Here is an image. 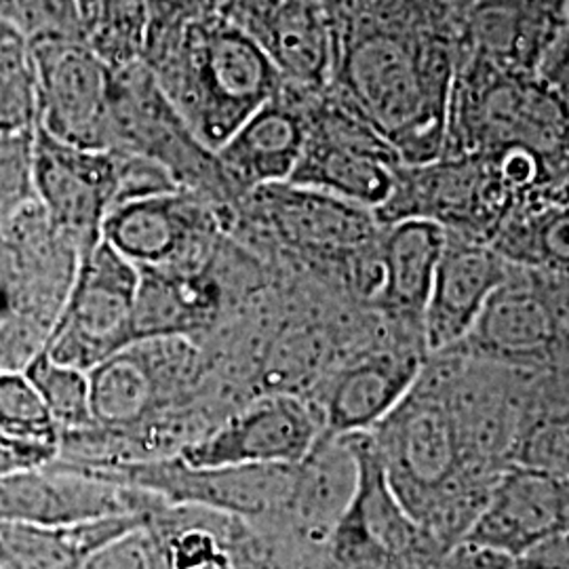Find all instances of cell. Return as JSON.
<instances>
[{
  "label": "cell",
  "instance_id": "6da1fadb",
  "mask_svg": "<svg viewBox=\"0 0 569 569\" xmlns=\"http://www.w3.org/2000/svg\"><path fill=\"white\" fill-rule=\"evenodd\" d=\"M333 61L327 87L406 164L441 154L449 93L467 49L453 0H326Z\"/></svg>",
  "mask_w": 569,
  "mask_h": 569
},
{
  "label": "cell",
  "instance_id": "7a4b0ae2",
  "mask_svg": "<svg viewBox=\"0 0 569 569\" xmlns=\"http://www.w3.org/2000/svg\"><path fill=\"white\" fill-rule=\"evenodd\" d=\"M140 60L211 150L284 84L264 51L203 0L150 18Z\"/></svg>",
  "mask_w": 569,
  "mask_h": 569
},
{
  "label": "cell",
  "instance_id": "3957f363",
  "mask_svg": "<svg viewBox=\"0 0 569 569\" xmlns=\"http://www.w3.org/2000/svg\"><path fill=\"white\" fill-rule=\"evenodd\" d=\"M369 437L390 488L411 519L430 540L456 547L493 481L468 467L443 388L427 363Z\"/></svg>",
  "mask_w": 569,
  "mask_h": 569
},
{
  "label": "cell",
  "instance_id": "277c9868",
  "mask_svg": "<svg viewBox=\"0 0 569 569\" xmlns=\"http://www.w3.org/2000/svg\"><path fill=\"white\" fill-rule=\"evenodd\" d=\"M528 148L568 163V96L536 72L515 70L465 49L451 93L439 157Z\"/></svg>",
  "mask_w": 569,
  "mask_h": 569
},
{
  "label": "cell",
  "instance_id": "5b68a950",
  "mask_svg": "<svg viewBox=\"0 0 569 569\" xmlns=\"http://www.w3.org/2000/svg\"><path fill=\"white\" fill-rule=\"evenodd\" d=\"M81 251L34 199L0 220V369L23 371L51 338Z\"/></svg>",
  "mask_w": 569,
  "mask_h": 569
},
{
  "label": "cell",
  "instance_id": "8992f818",
  "mask_svg": "<svg viewBox=\"0 0 569 569\" xmlns=\"http://www.w3.org/2000/svg\"><path fill=\"white\" fill-rule=\"evenodd\" d=\"M108 150L138 154L163 167L178 188L237 211L241 203L216 150L186 124L142 60L112 68Z\"/></svg>",
  "mask_w": 569,
  "mask_h": 569
},
{
  "label": "cell",
  "instance_id": "52a82bcc",
  "mask_svg": "<svg viewBox=\"0 0 569 569\" xmlns=\"http://www.w3.org/2000/svg\"><path fill=\"white\" fill-rule=\"evenodd\" d=\"M306 136L289 182L378 211L403 159L387 138L329 87L305 89Z\"/></svg>",
  "mask_w": 569,
  "mask_h": 569
},
{
  "label": "cell",
  "instance_id": "ba28073f",
  "mask_svg": "<svg viewBox=\"0 0 569 569\" xmlns=\"http://www.w3.org/2000/svg\"><path fill=\"white\" fill-rule=\"evenodd\" d=\"M517 207L521 204L512 199L488 154H467L403 164L387 203L373 216L378 224L427 220L449 234L488 243Z\"/></svg>",
  "mask_w": 569,
  "mask_h": 569
},
{
  "label": "cell",
  "instance_id": "9c48e42d",
  "mask_svg": "<svg viewBox=\"0 0 569 569\" xmlns=\"http://www.w3.org/2000/svg\"><path fill=\"white\" fill-rule=\"evenodd\" d=\"M568 342V272L510 266L462 348L489 363L528 369L559 357Z\"/></svg>",
  "mask_w": 569,
  "mask_h": 569
},
{
  "label": "cell",
  "instance_id": "30bf717a",
  "mask_svg": "<svg viewBox=\"0 0 569 569\" xmlns=\"http://www.w3.org/2000/svg\"><path fill=\"white\" fill-rule=\"evenodd\" d=\"M232 211L192 190L117 204L103 220L102 239L138 270L201 268L218 260Z\"/></svg>",
  "mask_w": 569,
  "mask_h": 569
},
{
  "label": "cell",
  "instance_id": "8fae6325",
  "mask_svg": "<svg viewBox=\"0 0 569 569\" xmlns=\"http://www.w3.org/2000/svg\"><path fill=\"white\" fill-rule=\"evenodd\" d=\"M190 338H146L87 371L89 407L103 435H127L188 397L199 378Z\"/></svg>",
  "mask_w": 569,
  "mask_h": 569
},
{
  "label": "cell",
  "instance_id": "7c38bea8",
  "mask_svg": "<svg viewBox=\"0 0 569 569\" xmlns=\"http://www.w3.org/2000/svg\"><path fill=\"white\" fill-rule=\"evenodd\" d=\"M138 281V268L102 239L82 256L70 296L42 352L60 366L87 373L131 345L136 340Z\"/></svg>",
  "mask_w": 569,
  "mask_h": 569
},
{
  "label": "cell",
  "instance_id": "4fadbf2b",
  "mask_svg": "<svg viewBox=\"0 0 569 569\" xmlns=\"http://www.w3.org/2000/svg\"><path fill=\"white\" fill-rule=\"evenodd\" d=\"M296 467H194L176 456L82 468L171 505L266 517L289 512Z\"/></svg>",
  "mask_w": 569,
  "mask_h": 569
},
{
  "label": "cell",
  "instance_id": "5bb4252c",
  "mask_svg": "<svg viewBox=\"0 0 569 569\" xmlns=\"http://www.w3.org/2000/svg\"><path fill=\"white\" fill-rule=\"evenodd\" d=\"M30 42L34 127L60 142L108 150L112 66L84 37H41Z\"/></svg>",
  "mask_w": 569,
  "mask_h": 569
},
{
  "label": "cell",
  "instance_id": "9a60e30c",
  "mask_svg": "<svg viewBox=\"0 0 569 569\" xmlns=\"http://www.w3.org/2000/svg\"><path fill=\"white\" fill-rule=\"evenodd\" d=\"M32 190L82 258L102 241L103 220L119 203V157L112 150L60 142L34 127Z\"/></svg>",
  "mask_w": 569,
  "mask_h": 569
},
{
  "label": "cell",
  "instance_id": "2e32d148",
  "mask_svg": "<svg viewBox=\"0 0 569 569\" xmlns=\"http://www.w3.org/2000/svg\"><path fill=\"white\" fill-rule=\"evenodd\" d=\"M138 489L122 488L72 462H32L0 472V521L68 528L140 515Z\"/></svg>",
  "mask_w": 569,
  "mask_h": 569
},
{
  "label": "cell",
  "instance_id": "e0dca14e",
  "mask_svg": "<svg viewBox=\"0 0 569 569\" xmlns=\"http://www.w3.org/2000/svg\"><path fill=\"white\" fill-rule=\"evenodd\" d=\"M323 432L319 413L296 397H266L178 453L194 467H293Z\"/></svg>",
  "mask_w": 569,
  "mask_h": 569
},
{
  "label": "cell",
  "instance_id": "ac0fdd59",
  "mask_svg": "<svg viewBox=\"0 0 569 569\" xmlns=\"http://www.w3.org/2000/svg\"><path fill=\"white\" fill-rule=\"evenodd\" d=\"M256 42L281 79L323 89L331 74L333 34L326 0H203Z\"/></svg>",
  "mask_w": 569,
  "mask_h": 569
},
{
  "label": "cell",
  "instance_id": "d6986e66",
  "mask_svg": "<svg viewBox=\"0 0 569 569\" xmlns=\"http://www.w3.org/2000/svg\"><path fill=\"white\" fill-rule=\"evenodd\" d=\"M568 475L509 465L460 542L517 557L552 531L568 529Z\"/></svg>",
  "mask_w": 569,
  "mask_h": 569
},
{
  "label": "cell",
  "instance_id": "ffe728a7",
  "mask_svg": "<svg viewBox=\"0 0 569 569\" xmlns=\"http://www.w3.org/2000/svg\"><path fill=\"white\" fill-rule=\"evenodd\" d=\"M350 441L357 453V486L333 526L336 555L352 566H380L406 557L428 536L390 488L369 432H352Z\"/></svg>",
  "mask_w": 569,
  "mask_h": 569
},
{
  "label": "cell",
  "instance_id": "44dd1931",
  "mask_svg": "<svg viewBox=\"0 0 569 569\" xmlns=\"http://www.w3.org/2000/svg\"><path fill=\"white\" fill-rule=\"evenodd\" d=\"M243 201L251 203L284 243L319 256L373 249L380 232L373 211L298 183L260 186Z\"/></svg>",
  "mask_w": 569,
  "mask_h": 569
},
{
  "label": "cell",
  "instance_id": "7402d4cb",
  "mask_svg": "<svg viewBox=\"0 0 569 569\" xmlns=\"http://www.w3.org/2000/svg\"><path fill=\"white\" fill-rule=\"evenodd\" d=\"M509 272V262L488 243L446 232L422 315L427 352H443L462 345L489 296Z\"/></svg>",
  "mask_w": 569,
  "mask_h": 569
},
{
  "label": "cell",
  "instance_id": "603a6c76",
  "mask_svg": "<svg viewBox=\"0 0 569 569\" xmlns=\"http://www.w3.org/2000/svg\"><path fill=\"white\" fill-rule=\"evenodd\" d=\"M305 89H283L249 114L218 150V161L234 192L244 197L268 183L289 182L305 146Z\"/></svg>",
  "mask_w": 569,
  "mask_h": 569
},
{
  "label": "cell",
  "instance_id": "cb8c5ba5",
  "mask_svg": "<svg viewBox=\"0 0 569 569\" xmlns=\"http://www.w3.org/2000/svg\"><path fill=\"white\" fill-rule=\"evenodd\" d=\"M568 30V0H475L462 21L468 51L528 72Z\"/></svg>",
  "mask_w": 569,
  "mask_h": 569
},
{
  "label": "cell",
  "instance_id": "d4e9b609",
  "mask_svg": "<svg viewBox=\"0 0 569 569\" xmlns=\"http://www.w3.org/2000/svg\"><path fill=\"white\" fill-rule=\"evenodd\" d=\"M422 366L413 350H380L346 366L327 388L323 432H369L406 397Z\"/></svg>",
  "mask_w": 569,
  "mask_h": 569
},
{
  "label": "cell",
  "instance_id": "484cf974",
  "mask_svg": "<svg viewBox=\"0 0 569 569\" xmlns=\"http://www.w3.org/2000/svg\"><path fill=\"white\" fill-rule=\"evenodd\" d=\"M446 244V230L427 220L380 224L376 251V300L401 323L422 331L428 291Z\"/></svg>",
  "mask_w": 569,
  "mask_h": 569
},
{
  "label": "cell",
  "instance_id": "4316f807",
  "mask_svg": "<svg viewBox=\"0 0 569 569\" xmlns=\"http://www.w3.org/2000/svg\"><path fill=\"white\" fill-rule=\"evenodd\" d=\"M133 338H194L216 323L222 287L216 260L201 268L138 270ZM133 340V342H136Z\"/></svg>",
  "mask_w": 569,
  "mask_h": 569
},
{
  "label": "cell",
  "instance_id": "83f0119b",
  "mask_svg": "<svg viewBox=\"0 0 569 569\" xmlns=\"http://www.w3.org/2000/svg\"><path fill=\"white\" fill-rule=\"evenodd\" d=\"M142 523L146 519L140 515L108 517L68 528L0 521V569H82L103 545Z\"/></svg>",
  "mask_w": 569,
  "mask_h": 569
},
{
  "label": "cell",
  "instance_id": "f1b7e54d",
  "mask_svg": "<svg viewBox=\"0 0 569 569\" xmlns=\"http://www.w3.org/2000/svg\"><path fill=\"white\" fill-rule=\"evenodd\" d=\"M357 486V453L350 435L321 432L296 467V488L289 512L306 526L333 529Z\"/></svg>",
  "mask_w": 569,
  "mask_h": 569
},
{
  "label": "cell",
  "instance_id": "f546056e",
  "mask_svg": "<svg viewBox=\"0 0 569 569\" xmlns=\"http://www.w3.org/2000/svg\"><path fill=\"white\" fill-rule=\"evenodd\" d=\"M568 201L540 199L512 209L488 244L510 266L568 272Z\"/></svg>",
  "mask_w": 569,
  "mask_h": 569
},
{
  "label": "cell",
  "instance_id": "4dcf8cb0",
  "mask_svg": "<svg viewBox=\"0 0 569 569\" xmlns=\"http://www.w3.org/2000/svg\"><path fill=\"white\" fill-rule=\"evenodd\" d=\"M0 439L44 460L60 446V430L23 371L0 369Z\"/></svg>",
  "mask_w": 569,
  "mask_h": 569
},
{
  "label": "cell",
  "instance_id": "1f68e13d",
  "mask_svg": "<svg viewBox=\"0 0 569 569\" xmlns=\"http://www.w3.org/2000/svg\"><path fill=\"white\" fill-rule=\"evenodd\" d=\"M34 122L32 42L0 18V138L28 133Z\"/></svg>",
  "mask_w": 569,
  "mask_h": 569
},
{
  "label": "cell",
  "instance_id": "d6a6232c",
  "mask_svg": "<svg viewBox=\"0 0 569 569\" xmlns=\"http://www.w3.org/2000/svg\"><path fill=\"white\" fill-rule=\"evenodd\" d=\"M150 26L148 0H93L91 18L84 23V41L112 68L142 58Z\"/></svg>",
  "mask_w": 569,
  "mask_h": 569
},
{
  "label": "cell",
  "instance_id": "836d02e7",
  "mask_svg": "<svg viewBox=\"0 0 569 569\" xmlns=\"http://www.w3.org/2000/svg\"><path fill=\"white\" fill-rule=\"evenodd\" d=\"M23 373L41 395L42 403L60 430V437L96 428L89 407V380L84 371L60 366L41 352L28 363Z\"/></svg>",
  "mask_w": 569,
  "mask_h": 569
},
{
  "label": "cell",
  "instance_id": "e575fe53",
  "mask_svg": "<svg viewBox=\"0 0 569 569\" xmlns=\"http://www.w3.org/2000/svg\"><path fill=\"white\" fill-rule=\"evenodd\" d=\"M0 18L30 41L41 37H84L74 0H0Z\"/></svg>",
  "mask_w": 569,
  "mask_h": 569
},
{
  "label": "cell",
  "instance_id": "d590c367",
  "mask_svg": "<svg viewBox=\"0 0 569 569\" xmlns=\"http://www.w3.org/2000/svg\"><path fill=\"white\" fill-rule=\"evenodd\" d=\"M32 131L0 138V220L34 199Z\"/></svg>",
  "mask_w": 569,
  "mask_h": 569
},
{
  "label": "cell",
  "instance_id": "8d00e7d4",
  "mask_svg": "<svg viewBox=\"0 0 569 569\" xmlns=\"http://www.w3.org/2000/svg\"><path fill=\"white\" fill-rule=\"evenodd\" d=\"M163 552L157 536L146 523L124 531L93 552L82 569H159Z\"/></svg>",
  "mask_w": 569,
  "mask_h": 569
},
{
  "label": "cell",
  "instance_id": "74e56055",
  "mask_svg": "<svg viewBox=\"0 0 569 569\" xmlns=\"http://www.w3.org/2000/svg\"><path fill=\"white\" fill-rule=\"evenodd\" d=\"M161 552L163 561L171 569L224 568V552L213 533L204 529L183 528L171 531Z\"/></svg>",
  "mask_w": 569,
  "mask_h": 569
},
{
  "label": "cell",
  "instance_id": "f35d334b",
  "mask_svg": "<svg viewBox=\"0 0 569 569\" xmlns=\"http://www.w3.org/2000/svg\"><path fill=\"white\" fill-rule=\"evenodd\" d=\"M515 569H569L568 529L552 531L512 557Z\"/></svg>",
  "mask_w": 569,
  "mask_h": 569
},
{
  "label": "cell",
  "instance_id": "ab89813d",
  "mask_svg": "<svg viewBox=\"0 0 569 569\" xmlns=\"http://www.w3.org/2000/svg\"><path fill=\"white\" fill-rule=\"evenodd\" d=\"M451 552L453 557L449 561L448 569H515L512 557L493 552V550L470 547L465 542H458Z\"/></svg>",
  "mask_w": 569,
  "mask_h": 569
},
{
  "label": "cell",
  "instance_id": "60d3db41",
  "mask_svg": "<svg viewBox=\"0 0 569 569\" xmlns=\"http://www.w3.org/2000/svg\"><path fill=\"white\" fill-rule=\"evenodd\" d=\"M194 2H197V0H148L150 18H161V16H169V13L182 11V9L194 4Z\"/></svg>",
  "mask_w": 569,
  "mask_h": 569
},
{
  "label": "cell",
  "instance_id": "b9f144b4",
  "mask_svg": "<svg viewBox=\"0 0 569 569\" xmlns=\"http://www.w3.org/2000/svg\"><path fill=\"white\" fill-rule=\"evenodd\" d=\"M472 2H475V0H453V4H456L462 13H467V9L472 4Z\"/></svg>",
  "mask_w": 569,
  "mask_h": 569
}]
</instances>
